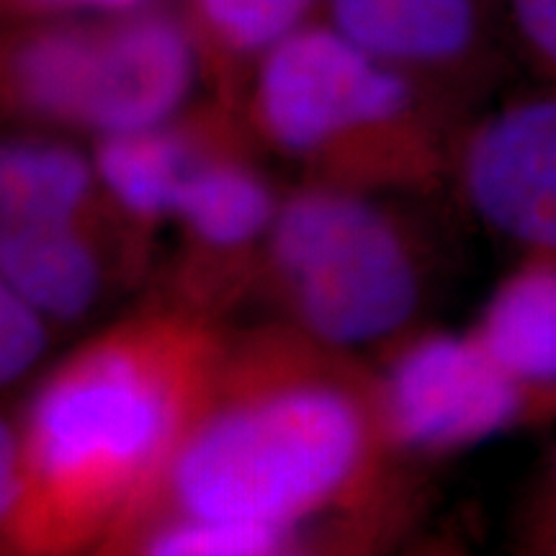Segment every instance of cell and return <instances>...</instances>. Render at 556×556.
<instances>
[{"mask_svg":"<svg viewBox=\"0 0 556 556\" xmlns=\"http://www.w3.org/2000/svg\"><path fill=\"white\" fill-rule=\"evenodd\" d=\"M270 261L299 323L325 343L389 338L420 307L413 248L358 193L317 186L291 197L270 225Z\"/></svg>","mask_w":556,"mask_h":556,"instance_id":"5","label":"cell"},{"mask_svg":"<svg viewBox=\"0 0 556 556\" xmlns=\"http://www.w3.org/2000/svg\"><path fill=\"white\" fill-rule=\"evenodd\" d=\"M475 338L516 377L556 384V253L528 250L490 296Z\"/></svg>","mask_w":556,"mask_h":556,"instance_id":"11","label":"cell"},{"mask_svg":"<svg viewBox=\"0 0 556 556\" xmlns=\"http://www.w3.org/2000/svg\"><path fill=\"white\" fill-rule=\"evenodd\" d=\"M371 438L368 409L343 381L315 368L261 371L214 384L163 477L178 518L294 536L302 520L358 482Z\"/></svg>","mask_w":556,"mask_h":556,"instance_id":"2","label":"cell"},{"mask_svg":"<svg viewBox=\"0 0 556 556\" xmlns=\"http://www.w3.org/2000/svg\"><path fill=\"white\" fill-rule=\"evenodd\" d=\"M3 47L13 111L119 135L170 122L201 75L184 13L155 3L124 13L18 21Z\"/></svg>","mask_w":556,"mask_h":556,"instance_id":"3","label":"cell"},{"mask_svg":"<svg viewBox=\"0 0 556 556\" xmlns=\"http://www.w3.org/2000/svg\"><path fill=\"white\" fill-rule=\"evenodd\" d=\"M323 18L462 109L513 52L505 0H328Z\"/></svg>","mask_w":556,"mask_h":556,"instance_id":"7","label":"cell"},{"mask_svg":"<svg viewBox=\"0 0 556 556\" xmlns=\"http://www.w3.org/2000/svg\"><path fill=\"white\" fill-rule=\"evenodd\" d=\"M291 544L287 531L208 518H176L144 541L148 554L157 556H266Z\"/></svg>","mask_w":556,"mask_h":556,"instance_id":"15","label":"cell"},{"mask_svg":"<svg viewBox=\"0 0 556 556\" xmlns=\"http://www.w3.org/2000/svg\"><path fill=\"white\" fill-rule=\"evenodd\" d=\"M0 276L50 319H78L101 294L103 268L80 222L3 225Z\"/></svg>","mask_w":556,"mask_h":556,"instance_id":"9","label":"cell"},{"mask_svg":"<svg viewBox=\"0 0 556 556\" xmlns=\"http://www.w3.org/2000/svg\"><path fill=\"white\" fill-rule=\"evenodd\" d=\"M93 168L78 152L47 139H13L0 155L3 225L80 222L93 197Z\"/></svg>","mask_w":556,"mask_h":556,"instance_id":"14","label":"cell"},{"mask_svg":"<svg viewBox=\"0 0 556 556\" xmlns=\"http://www.w3.org/2000/svg\"><path fill=\"white\" fill-rule=\"evenodd\" d=\"M219 368L212 338L186 323L135 325L83 348L31 402L3 526L29 546H62L129 510L163 477Z\"/></svg>","mask_w":556,"mask_h":556,"instance_id":"1","label":"cell"},{"mask_svg":"<svg viewBox=\"0 0 556 556\" xmlns=\"http://www.w3.org/2000/svg\"><path fill=\"white\" fill-rule=\"evenodd\" d=\"M47 315L16 291L0 289V381L13 384L47 348Z\"/></svg>","mask_w":556,"mask_h":556,"instance_id":"16","label":"cell"},{"mask_svg":"<svg viewBox=\"0 0 556 556\" xmlns=\"http://www.w3.org/2000/svg\"><path fill=\"white\" fill-rule=\"evenodd\" d=\"M199 150L197 124L180 127L173 119L106 135L96 148V176L131 217H168L180 180L197 163Z\"/></svg>","mask_w":556,"mask_h":556,"instance_id":"12","label":"cell"},{"mask_svg":"<svg viewBox=\"0 0 556 556\" xmlns=\"http://www.w3.org/2000/svg\"><path fill=\"white\" fill-rule=\"evenodd\" d=\"M533 533L541 546H546L548 552H556V451L552 458V467H548L546 490L541 495V503L536 505V523H533Z\"/></svg>","mask_w":556,"mask_h":556,"instance_id":"19","label":"cell"},{"mask_svg":"<svg viewBox=\"0 0 556 556\" xmlns=\"http://www.w3.org/2000/svg\"><path fill=\"white\" fill-rule=\"evenodd\" d=\"M513 52L539 80L556 83V0H505Z\"/></svg>","mask_w":556,"mask_h":556,"instance_id":"17","label":"cell"},{"mask_svg":"<svg viewBox=\"0 0 556 556\" xmlns=\"http://www.w3.org/2000/svg\"><path fill=\"white\" fill-rule=\"evenodd\" d=\"M255 129L299 157L340 160L368 150H435L456 106L405 70L389 65L312 21L274 47L250 75Z\"/></svg>","mask_w":556,"mask_h":556,"instance_id":"4","label":"cell"},{"mask_svg":"<svg viewBox=\"0 0 556 556\" xmlns=\"http://www.w3.org/2000/svg\"><path fill=\"white\" fill-rule=\"evenodd\" d=\"M268 186L238 160L199 155L180 180L173 217L212 250H238L258 240L276 219Z\"/></svg>","mask_w":556,"mask_h":556,"instance_id":"13","label":"cell"},{"mask_svg":"<svg viewBox=\"0 0 556 556\" xmlns=\"http://www.w3.org/2000/svg\"><path fill=\"white\" fill-rule=\"evenodd\" d=\"M328 0H184L201 75L225 101L245 93L253 70L274 47L325 13Z\"/></svg>","mask_w":556,"mask_h":556,"instance_id":"10","label":"cell"},{"mask_svg":"<svg viewBox=\"0 0 556 556\" xmlns=\"http://www.w3.org/2000/svg\"><path fill=\"white\" fill-rule=\"evenodd\" d=\"M155 0H3L5 16L18 21L62 18V16H96V13H124L152 5Z\"/></svg>","mask_w":556,"mask_h":556,"instance_id":"18","label":"cell"},{"mask_svg":"<svg viewBox=\"0 0 556 556\" xmlns=\"http://www.w3.org/2000/svg\"><path fill=\"white\" fill-rule=\"evenodd\" d=\"M464 197L495 232L556 253V83L510 96L462 139Z\"/></svg>","mask_w":556,"mask_h":556,"instance_id":"8","label":"cell"},{"mask_svg":"<svg viewBox=\"0 0 556 556\" xmlns=\"http://www.w3.org/2000/svg\"><path fill=\"white\" fill-rule=\"evenodd\" d=\"M384 430L407 448L448 454L556 415V384L516 377L471 336L409 343L381 384Z\"/></svg>","mask_w":556,"mask_h":556,"instance_id":"6","label":"cell"}]
</instances>
